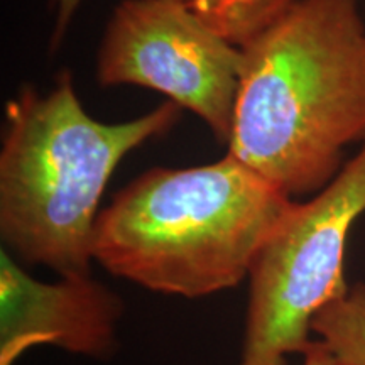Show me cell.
<instances>
[{"label":"cell","instance_id":"6da1fadb","mask_svg":"<svg viewBox=\"0 0 365 365\" xmlns=\"http://www.w3.org/2000/svg\"><path fill=\"white\" fill-rule=\"evenodd\" d=\"M227 148L289 198L317 195L365 140V21L357 0H271L242 26Z\"/></svg>","mask_w":365,"mask_h":365},{"label":"cell","instance_id":"7a4b0ae2","mask_svg":"<svg viewBox=\"0 0 365 365\" xmlns=\"http://www.w3.org/2000/svg\"><path fill=\"white\" fill-rule=\"evenodd\" d=\"M181 110L166 102L134 120L105 124L86 113L68 71L48 93L22 86L6 108L0 149L4 249L59 276L91 274L108 180L127 154L168 134Z\"/></svg>","mask_w":365,"mask_h":365},{"label":"cell","instance_id":"3957f363","mask_svg":"<svg viewBox=\"0 0 365 365\" xmlns=\"http://www.w3.org/2000/svg\"><path fill=\"white\" fill-rule=\"evenodd\" d=\"M293 198L230 154L153 168L95 223L93 259L154 293L198 299L239 286Z\"/></svg>","mask_w":365,"mask_h":365},{"label":"cell","instance_id":"277c9868","mask_svg":"<svg viewBox=\"0 0 365 365\" xmlns=\"http://www.w3.org/2000/svg\"><path fill=\"white\" fill-rule=\"evenodd\" d=\"M365 212V140L327 188L291 202L249 271V307L239 365H287L309 345L313 319L349 293V234Z\"/></svg>","mask_w":365,"mask_h":365},{"label":"cell","instance_id":"5b68a950","mask_svg":"<svg viewBox=\"0 0 365 365\" xmlns=\"http://www.w3.org/2000/svg\"><path fill=\"white\" fill-rule=\"evenodd\" d=\"M242 53L185 0H122L100 43L102 86L135 85L193 112L222 144L234 127Z\"/></svg>","mask_w":365,"mask_h":365},{"label":"cell","instance_id":"8992f818","mask_svg":"<svg viewBox=\"0 0 365 365\" xmlns=\"http://www.w3.org/2000/svg\"><path fill=\"white\" fill-rule=\"evenodd\" d=\"M120 296L91 274L44 282L0 250V365H14L27 350L53 345L103 359L115 352Z\"/></svg>","mask_w":365,"mask_h":365},{"label":"cell","instance_id":"52a82bcc","mask_svg":"<svg viewBox=\"0 0 365 365\" xmlns=\"http://www.w3.org/2000/svg\"><path fill=\"white\" fill-rule=\"evenodd\" d=\"M313 333L344 365H365V284L331 301L313 319Z\"/></svg>","mask_w":365,"mask_h":365},{"label":"cell","instance_id":"ba28073f","mask_svg":"<svg viewBox=\"0 0 365 365\" xmlns=\"http://www.w3.org/2000/svg\"><path fill=\"white\" fill-rule=\"evenodd\" d=\"M51 7L54 11V29L51 34V51L61 46L65 34L70 27V22L75 17L76 11H78L81 0H51Z\"/></svg>","mask_w":365,"mask_h":365},{"label":"cell","instance_id":"9c48e42d","mask_svg":"<svg viewBox=\"0 0 365 365\" xmlns=\"http://www.w3.org/2000/svg\"><path fill=\"white\" fill-rule=\"evenodd\" d=\"M303 365H344L322 340H312L303 352Z\"/></svg>","mask_w":365,"mask_h":365},{"label":"cell","instance_id":"30bf717a","mask_svg":"<svg viewBox=\"0 0 365 365\" xmlns=\"http://www.w3.org/2000/svg\"><path fill=\"white\" fill-rule=\"evenodd\" d=\"M185 2H207V0H185Z\"/></svg>","mask_w":365,"mask_h":365}]
</instances>
